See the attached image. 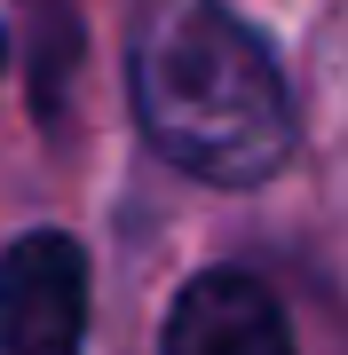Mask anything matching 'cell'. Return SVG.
Listing matches in <instances>:
<instances>
[{
    "label": "cell",
    "instance_id": "cell-1",
    "mask_svg": "<svg viewBox=\"0 0 348 355\" xmlns=\"http://www.w3.org/2000/svg\"><path fill=\"white\" fill-rule=\"evenodd\" d=\"M127 71L151 150L198 182L245 190L293 150V95L277 55L222 0H142Z\"/></svg>",
    "mask_w": 348,
    "mask_h": 355
},
{
    "label": "cell",
    "instance_id": "cell-3",
    "mask_svg": "<svg viewBox=\"0 0 348 355\" xmlns=\"http://www.w3.org/2000/svg\"><path fill=\"white\" fill-rule=\"evenodd\" d=\"M167 355H293L277 292L245 268H214V277L182 284L167 316Z\"/></svg>",
    "mask_w": 348,
    "mask_h": 355
},
{
    "label": "cell",
    "instance_id": "cell-4",
    "mask_svg": "<svg viewBox=\"0 0 348 355\" xmlns=\"http://www.w3.org/2000/svg\"><path fill=\"white\" fill-rule=\"evenodd\" d=\"M0 64H8V40H0Z\"/></svg>",
    "mask_w": 348,
    "mask_h": 355
},
{
    "label": "cell",
    "instance_id": "cell-2",
    "mask_svg": "<svg viewBox=\"0 0 348 355\" xmlns=\"http://www.w3.org/2000/svg\"><path fill=\"white\" fill-rule=\"evenodd\" d=\"M88 253L64 229H32L0 253V355H79Z\"/></svg>",
    "mask_w": 348,
    "mask_h": 355
}]
</instances>
